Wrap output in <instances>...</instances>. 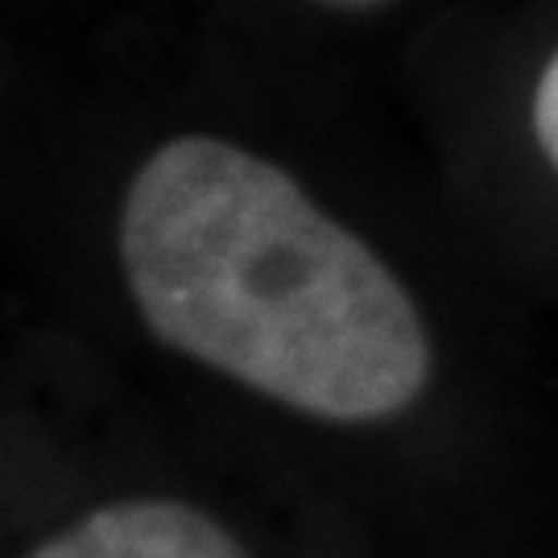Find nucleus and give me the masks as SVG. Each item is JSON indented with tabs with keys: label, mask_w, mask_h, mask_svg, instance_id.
<instances>
[{
	"label": "nucleus",
	"mask_w": 558,
	"mask_h": 558,
	"mask_svg": "<svg viewBox=\"0 0 558 558\" xmlns=\"http://www.w3.org/2000/svg\"><path fill=\"white\" fill-rule=\"evenodd\" d=\"M323 71L186 29L9 66V96L108 166L120 302L166 356L331 426L410 414L442 339L410 274L302 154Z\"/></svg>",
	"instance_id": "f257e3e1"
},
{
	"label": "nucleus",
	"mask_w": 558,
	"mask_h": 558,
	"mask_svg": "<svg viewBox=\"0 0 558 558\" xmlns=\"http://www.w3.org/2000/svg\"><path fill=\"white\" fill-rule=\"evenodd\" d=\"M393 66L451 154L558 199V0H468Z\"/></svg>",
	"instance_id": "f03ea898"
},
{
	"label": "nucleus",
	"mask_w": 558,
	"mask_h": 558,
	"mask_svg": "<svg viewBox=\"0 0 558 558\" xmlns=\"http://www.w3.org/2000/svg\"><path fill=\"white\" fill-rule=\"evenodd\" d=\"M468 0H191L199 25L302 66H331L348 46L393 41V59Z\"/></svg>",
	"instance_id": "7ed1b4c3"
},
{
	"label": "nucleus",
	"mask_w": 558,
	"mask_h": 558,
	"mask_svg": "<svg viewBox=\"0 0 558 558\" xmlns=\"http://www.w3.org/2000/svg\"><path fill=\"white\" fill-rule=\"evenodd\" d=\"M29 558H248L223 525L182 500H117L46 538Z\"/></svg>",
	"instance_id": "20e7f679"
}]
</instances>
